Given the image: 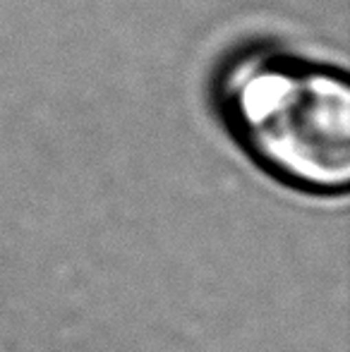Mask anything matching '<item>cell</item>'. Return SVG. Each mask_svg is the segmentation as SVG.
<instances>
[{
	"label": "cell",
	"mask_w": 350,
	"mask_h": 352,
	"mask_svg": "<svg viewBox=\"0 0 350 352\" xmlns=\"http://www.w3.org/2000/svg\"><path fill=\"white\" fill-rule=\"evenodd\" d=\"M209 103L235 146L278 185L309 197L350 187L348 70L278 38L233 46L209 79Z\"/></svg>",
	"instance_id": "cell-1"
}]
</instances>
